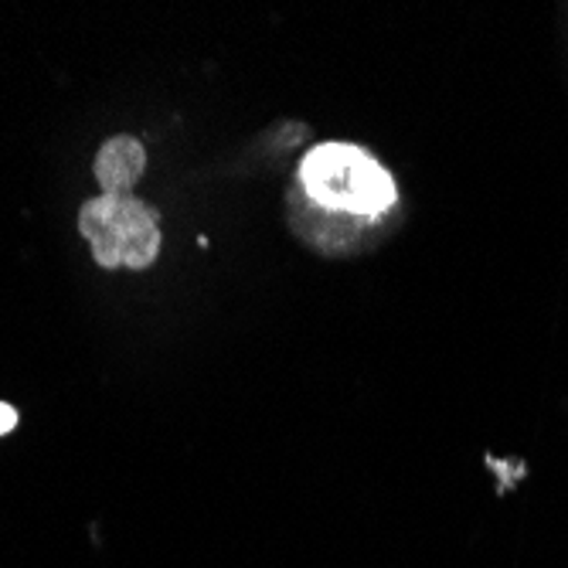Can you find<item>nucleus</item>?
Instances as JSON below:
<instances>
[{
	"label": "nucleus",
	"instance_id": "20e7f679",
	"mask_svg": "<svg viewBox=\"0 0 568 568\" xmlns=\"http://www.w3.org/2000/svg\"><path fill=\"white\" fill-rule=\"evenodd\" d=\"M14 426H18V412H14L8 402H0V436L11 433Z\"/></svg>",
	"mask_w": 568,
	"mask_h": 568
},
{
	"label": "nucleus",
	"instance_id": "f03ea898",
	"mask_svg": "<svg viewBox=\"0 0 568 568\" xmlns=\"http://www.w3.org/2000/svg\"><path fill=\"white\" fill-rule=\"evenodd\" d=\"M79 232L89 239L99 266L146 270L161 255V219L133 194H102L82 204Z\"/></svg>",
	"mask_w": 568,
	"mask_h": 568
},
{
	"label": "nucleus",
	"instance_id": "f257e3e1",
	"mask_svg": "<svg viewBox=\"0 0 568 568\" xmlns=\"http://www.w3.org/2000/svg\"><path fill=\"white\" fill-rule=\"evenodd\" d=\"M398 215L392 174L354 143L306 150L290 191L293 232L324 255H354L378 245L388 219Z\"/></svg>",
	"mask_w": 568,
	"mask_h": 568
},
{
	"label": "nucleus",
	"instance_id": "7ed1b4c3",
	"mask_svg": "<svg viewBox=\"0 0 568 568\" xmlns=\"http://www.w3.org/2000/svg\"><path fill=\"white\" fill-rule=\"evenodd\" d=\"M143 168H146V153L143 143L133 136H113L95 153V181L102 184V194H130Z\"/></svg>",
	"mask_w": 568,
	"mask_h": 568
}]
</instances>
